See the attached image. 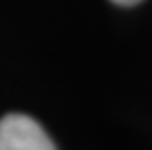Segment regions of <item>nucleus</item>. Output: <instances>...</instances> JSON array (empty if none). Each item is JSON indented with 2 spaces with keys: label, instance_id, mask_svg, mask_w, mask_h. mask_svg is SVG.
I'll return each instance as SVG.
<instances>
[{
  "label": "nucleus",
  "instance_id": "nucleus-1",
  "mask_svg": "<svg viewBox=\"0 0 152 150\" xmlns=\"http://www.w3.org/2000/svg\"><path fill=\"white\" fill-rule=\"evenodd\" d=\"M0 150H57V146L35 119L10 113L0 119Z\"/></svg>",
  "mask_w": 152,
  "mask_h": 150
},
{
  "label": "nucleus",
  "instance_id": "nucleus-2",
  "mask_svg": "<svg viewBox=\"0 0 152 150\" xmlns=\"http://www.w3.org/2000/svg\"><path fill=\"white\" fill-rule=\"evenodd\" d=\"M115 4H121V6H133V4H139L140 0H113Z\"/></svg>",
  "mask_w": 152,
  "mask_h": 150
}]
</instances>
